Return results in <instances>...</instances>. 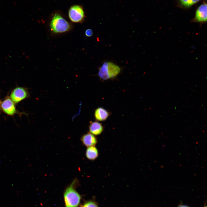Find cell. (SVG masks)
<instances>
[{"instance_id":"11","label":"cell","mask_w":207,"mask_h":207,"mask_svg":"<svg viewBox=\"0 0 207 207\" xmlns=\"http://www.w3.org/2000/svg\"><path fill=\"white\" fill-rule=\"evenodd\" d=\"M85 155L88 159L90 160H94L98 156V150L95 146L88 147L86 150Z\"/></svg>"},{"instance_id":"4","label":"cell","mask_w":207,"mask_h":207,"mask_svg":"<svg viewBox=\"0 0 207 207\" xmlns=\"http://www.w3.org/2000/svg\"><path fill=\"white\" fill-rule=\"evenodd\" d=\"M69 17L72 22L79 23L83 21L85 17V13L82 7L78 5L72 6L68 11Z\"/></svg>"},{"instance_id":"14","label":"cell","mask_w":207,"mask_h":207,"mask_svg":"<svg viewBox=\"0 0 207 207\" xmlns=\"http://www.w3.org/2000/svg\"><path fill=\"white\" fill-rule=\"evenodd\" d=\"M93 34V30L91 29H88L85 31V35L87 37H91Z\"/></svg>"},{"instance_id":"12","label":"cell","mask_w":207,"mask_h":207,"mask_svg":"<svg viewBox=\"0 0 207 207\" xmlns=\"http://www.w3.org/2000/svg\"><path fill=\"white\" fill-rule=\"evenodd\" d=\"M200 0H179L180 4L185 7H189Z\"/></svg>"},{"instance_id":"15","label":"cell","mask_w":207,"mask_h":207,"mask_svg":"<svg viewBox=\"0 0 207 207\" xmlns=\"http://www.w3.org/2000/svg\"><path fill=\"white\" fill-rule=\"evenodd\" d=\"M177 207H190L188 206L183 205L179 204Z\"/></svg>"},{"instance_id":"5","label":"cell","mask_w":207,"mask_h":207,"mask_svg":"<svg viewBox=\"0 0 207 207\" xmlns=\"http://www.w3.org/2000/svg\"><path fill=\"white\" fill-rule=\"evenodd\" d=\"M28 96V93L25 88L18 87L12 91L10 95L9 98L15 104H16L26 99Z\"/></svg>"},{"instance_id":"13","label":"cell","mask_w":207,"mask_h":207,"mask_svg":"<svg viewBox=\"0 0 207 207\" xmlns=\"http://www.w3.org/2000/svg\"><path fill=\"white\" fill-rule=\"evenodd\" d=\"M81 207H98L96 204L93 201H89L85 203Z\"/></svg>"},{"instance_id":"7","label":"cell","mask_w":207,"mask_h":207,"mask_svg":"<svg viewBox=\"0 0 207 207\" xmlns=\"http://www.w3.org/2000/svg\"><path fill=\"white\" fill-rule=\"evenodd\" d=\"M207 21V4L201 5L197 10L195 17L193 21L202 23Z\"/></svg>"},{"instance_id":"3","label":"cell","mask_w":207,"mask_h":207,"mask_svg":"<svg viewBox=\"0 0 207 207\" xmlns=\"http://www.w3.org/2000/svg\"><path fill=\"white\" fill-rule=\"evenodd\" d=\"M51 30L56 33H62L69 31L71 28L70 24L60 15L55 14L50 24Z\"/></svg>"},{"instance_id":"9","label":"cell","mask_w":207,"mask_h":207,"mask_svg":"<svg viewBox=\"0 0 207 207\" xmlns=\"http://www.w3.org/2000/svg\"><path fill=\"white\" fill-rule=\"evenodd\" d=\"M110 115L109 112L102 107L97 108L94 112V117L96 120L102 121L106 120Z\"/></svg>"},{"instance_id":"17","label":"cell","mask_w":207,"mask_h":207,"mask_svg":"<svg viewBox=\"0 0 207 207\" xmlns=\"http://www.w3.org/2000/svg\"><path fill=\"white\" fill-rule=\"evenodd\" d=\"M204 207H207V206H206V204H204Z\"/></svg>"},{"instance_id":"8","label":"cell","mask_w":207,"mask_h":207,"mask_svg":"<svg viewBox=\"0 0 207 207\" xmlns=\"http://www.w3.org/2000/svg\"><path fill=\"white\" fill-rule=\"evenodd\" d=\"M81 140L83 144L87 147L95 146L97 142L96 137L90 132L84 135L81 137Z\"/></svg>"},{"instance_id":"2","label":"cell","mask_w":207,"mask_h":207,"mask_svg":"<svg viewBox=\"0 0 207 207\" xmlns=\"http://www.w3.org/2000/svg\"><path fill=\"white\" fill-rule=\"evenodd\" d=\"M120 70V67L115 64L110 62H105L99 68L98 75L101 79L107 80L117 76Z\"/></svg>"},{"instance_id":"16","label":"cell","mask_w":207,"mask_h":207,"mask_svg":"<svg viewBox=\"0 0 207 207\" xmlns=\"http://www.w3.org/2000/svg\"><path fill=\"white\" fill-rule=\"evenodd\" d=\"M1 102H2V101H1V99H0V108H1Z\"/></svg>"},{"instance_id":"1","label":"cell","mask_w":207,"mask_h":207,"mask_svg":"<svg viewBox=\"0 0 207 207\" xmlns=\"http://www.w3.org/2000/svg\"><path fill=\"white\" fill-rule=\"evenodd\" d=\"M75 179L66 189L64 197L66 207H77L80 200V196L75 189L77 182Z\"/></svg>"},{"instance_id":"10","label":"cell","mask_w":207,"mask_h":207,"mask_svg":"<svg viewBox=\"0 0 207 207\" xmlns=\"http://www.w3.org/2000/svg\"><path fill=\"white\" fill-rule=\"evenodd\" d=\"M89 132L94 135H98L102 132L103 127L101 124L97 121L90 122L89 126Z\"/></svg>"},{"instance_id":"6","label":"cell","mask_w":207,"mask_h":207,"mask_svg":"<svg viewBox=\"0 0 207 207\" xmlns=\"http://www.w3.org/2000/svg\"><path fill=\"white\" fill-rule=\"evenodd\" d=\"M1 108L5 113L9 116H13L18 113L15 103L9 98H6L2 102Z\"/></svg>"}]
</instances>
